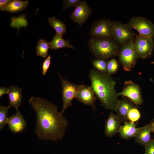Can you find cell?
<instances>
[{
    "mask_svg": "<svg viewBox=\"0 0 154 154\" xmlns=\"http://www.w3.org/2000/svg\"><path fill=\"white\" fill-rule=\"evenodd\" d=\"M134 39L122 46L119 54V61L123 70L130 71L135 66L138 58L134 46Z\"/></svg>",
    "mask_w": 154,
    "mask_h": 154,
    "instance_id": "cell-4",
    "label": "cell"
},
{
    "mask_svg": "<svg viewBox=\"0 0 154 154\" xmlns=\"http://www.w3.org/2000/svg\"><path fill=\"white\" fill-rule=\"evenodd\" d=\"M50 48L49 43L47 42L44 39L39 40L38 42L36 48L37 54L42 58H45L48 55V50Z\"/></svg>",
    "mask_w": 154,
    "mask_h": 154,
    "instance_id": "cell-22",
    "label": "cell"
},
{
    "mask_svg": "<svg viewBox=\"0 0 154 154\" xmlns=\"http://www.w3.org/2000/svg\"><path fill=\"white\" fill-rule=\"evenodd\" d=\"M9 89L8 88L5 87H1L0 88V98H1L3 95L8 94Z\"/></svg>",
    "mask_w": 154,
    "mask_h": 154,
    "instance_id": "cell-31",
    "label": "cell"
},
{
    "mask_svg": "<svg viewBox=\"0 0 154 154\" xmlns=\"http://www.w3.org/2000/svg\"><path fill=\"white\" fill-rule=\"evenodd\" d=\"M118 45L113 38L93 37L90 40L88 46L95 56L106 60L119 55Z\"/></svg>",
    "mask_w": 154,
    "mask_h": 154,
    "instance_id": "cell-3",
    "label": "cell"
},
{
    "mask_svg": "<svg viewBox=\"0 0 154 154\" xmlns=\"http://www.w3.org/2000/svg\"><path fill=\"white\" fill-rule=\"evenodd\" d=\"M133 107L131 103L127 100L123 99L120 100L115 111L121 122L124 123L128 120V113Z\"/></svg>",
    "mask_w": 154,
    "mask_h": 154,
    "instance_id": "cell-17",
    "label": "cell"
},
{
    "mask_svg": "<svg viewBox=\"0 0 154 154\" xmlns=\"http://www.w3.org/2000/svg\"><path fill=\"white\" fill-rule=\"evenodd\" d=\"M11 132L17 134L23 131L27 126V123L20 111L16 110L15 114L10 116L7 122Z\"/></svg>",
    "mask_w": 154,
    "mask_h": 154,
    "instance_id": "cell-13",
    "label": "cell"
},
{
    "mask_svg": "<svg viewBox=\"0 0 154 154\" xmlns=\"http://www.w3.org/2000/svg\"><path fill=\"white\" fill-rule=\"evenodd\" d=\"M10 107L8 106H0V129L2 130L5 127L8 119V113Z\"/></svg>",
    "mask_w": 154,
    "mask_h": 154,
    "instance_id": "cell-23",
    "label": "cell"
},
{
    "mask_svg": "<svg viewBox=\"0 0 154 154\" xmlns=\"http://www.w3.org/2000/svg\"><path fill=\"white\" fill-rule=\"evenodd\" d=\"M51 56L49 55L44 60L42 65V74L45 75L49 67L50 63Z\"/></svg>",
    "mask_w": 154,
    "mask_h": 154,
    "instance_id": "cell-28",
    "label": "cell"
},
{
    "mask_svg": "<svg viewBox=\"0 0 154 154\" xmlns=\"http://www.w3.org/2000/svg\"><path fill=\"white\" fill-rule=\"evenodd\" d=\"M124 84L122 91L118 93V96L127 97L137 105H141L143 100L139 85L130 80L125 81Z\"/></svg>",
    "mask_w": 154,
    "mask_h": 154,
    "instance_id": "cell-10",
    "label": "cell"
},
{
    "mask_svg": "<svg viewBox=\"0 0 154 154\" xmlns=\"http://www.w3.org/2000/svg\"><path fill=\"white\" fill-rule=\"evenodd\" d=\"M112 23L113 38L118 45L122 46L135 39V34L125 24L115 21Z\"/></svg>",
    "mask_w": 154,
    "mask_h": 154,
    "instance_id": "cell-8",
    "label": "cell"
},
{
    "mask_svg": "<svg viewBox=\"0 0 154 154\" xmlns=\"http://www.w3.org/2000/svg\"><path fill=\"white\" fill-rule=\"evenodd\" d=\"M8 93L10 108L13 107L16 110L20 106L22 101V89L15 85H12L8 88Z\"/></svg>",
    "mask_w": 154,
    "mask_h": 154,
    "instance_id": "cell-16",
    "label": "cell"
},
{
    "mask_svg": "<svg viewBox=\"0 0 154 154\" xmlns=\"http://www.w3.org/2000/svg\"><path fill=\"white\" fill-rule=\"evenodd\" d=\"M121 121L117 115L111 112L105 124L104 134L108 137H112L118 132Z\"/></svg>",
    "mask_w": 154,
    "mask_h": 154,
    "instance_id": "cell-14",
    "label": "cell"
},
{
    "mask_svg": "<svg viewBox=\"0 0 154 154\" xmlns=\"http://www.w3.org/2000/svg\"><path fill=\"white\" fill-rule=\"evenodd\" d=\"M92 64L94 67L97 70L107 73V62L106 60L97 59L92 61Z\"/></svg>",
    "mask_w": 154,
    "mask_h": 154,
    "instance_id": "cell-24",
    "label": "cell"
},
{
    "mask_svg": "<svg viewBox=\"0 0 154 154\" xmlns=\"http://www.w3.org/2000/svg\"><path fill=\"white\" fill-rule=\"evenodd\" d=\"M153 141H154V139H153Z\"/></svg>",
    "mask_w": 154,
    "mask_h": 154,
    "instance_id": "cell-33",
    "label": "cell"
},
{
    "mask_svg": "<svg viewBox=\"0 0 154 154\" xmlns=\"http://www.w3.org/2000/svg\"><path fill=\"white\" fill-rule=\"evenodd\" d=\"M152 130L150 125L145 126L135 136V141L144 147L151 141V133Z\"/></svg>",
    "mask_w": 154,
    "mask_h": 154,
    "instance_id": "cell-18",
    "label": "cell"
},
{
    "mask_svg": "<svg viewBox=\"0 0 154 154\" xmlns=\"http://www.w3.org/2000/svg\"><path fill=\"white\" fill-rule=\"evenodd\" d=\"M134 46L138 58H147L150 56L152 53L154 47L153 38L136 35Z\"/></svg>",
    "mask_w": 154,
    "mask_h": 154,
    "instance_id": "cell-7",
    "label": "cell"
},
{
    "mask_svg": "<svg viewBox=\"0 0 154 154\" xmlns=\"http://www.w3.org/2000/svg\"><path fill=\"white\" fill-rule=\"evenodd\" d=\"M10 0H0V10L6 7L11 2Z\"/></svg>",
    "mask_w": 154,
    "mask_h": 154,
    "instance_id": "cell-30",
    "label": "cell"
},
{
    "mask_svg": "<svg viewBox=\"0 0 154 154\" xmlns=\"http://www.w3.org/2000/svg\"><path fill=\"white\" fill-rule=\"evenodd\" d=\"M58 74L61 84L63 101L62 108L60 113L63 114L67 108L72 106V101L74 98H76L78 86L64 79L59 72Z\"/></svg>",
    "mask_w": 154,
    "mask_h": 154,
    "instance_id": "cell-6",
    "label": "cell"
},
{
    "mask_svg": "<svg viewBox=\"0 0 154 154\" xmlns=\"http://www.w3.org/2000/svg\"><path fill=\"white\" fill-rule=\"evenodd\" d=\"M88 77L91 81L90 87L102 106L107 110L115 111L120 100L115 90L116 82L111 75L91 69Z\"/></svg>",
    "mask_w": 154,
    "mask_h": 154,
    "instance_id": "cell-2",
    "label": "cell"
},
{
    "mask_svg": "<svg viewBox=\"0 0 154 154\" xmlns=\"http://www.w3.org/2000/svg\"><path fill=\"white\" fill-rule=\"evenodd\" d=\"M118 64L115 58H113L107 62V73L111 75L116 72L118 68Z\"/></svg>",
    "mask_w": 154,
    "mask_h": 154,
    "instance_id": "cell-25",
    "label": "cell"
},
{
    "mask_svg": "<svg viewBox=\"0 0 154 154\" xmlns=\"http://www.w3.org/2000/svg\"><path fill=\"white\" fill-rule=\"evenodd\" d=\"M80 1L79 0H64L63 3V9L68 8L73 6L76 7Z\"/></svg>",
    "mask_w": 154,
    "mask_h": 154,
    "instance_id": "cell-27",
    "label": "cell"
},
{
    "mask_svg": "<svg viewBox=\"0 0 154 154\" xmlns=\"http://www.w3.org/2000/svg\"><path fill=\"white\" fill-rule=\"evenodd\" d=\"M150 125L152 129V131L154 133V120L151 122Z\"/></svg>",
    "mask_w": 154,
    "mask_h": 154,
    "instance_id": "cell-32",
    "label": "cell"
},
{
    "mask_svg": "<svg viewBox=\"0 0 154 154\" xmlns=\"http://www.w3.org/2000/svg\"><path fill=\"white\" fill-rule=\"evenodd\" d=\"M29 103L35 112L37 118L35 133L43 141L56 142L64 137L68 122L58 110V106L48 100L32 96Z\"/></svg>",
    "mask_w": 154,
    "mask_h": 154,
    "instance_id": "cell-1",
    "label": "cell"
},
{
    "mask_svg": "<svg viewBox=\"0 0 154 154\" xmlns=\"http://www.w3.org/2000/svg\"><path fill=\"white\" fill-rule=\"evenodd\" d=\"M145 126L137 128L134 122L126 121L123 125H121L118 132L121 138L127 139L135 137L138 133Z\"/></svg>",
    "mask_w": 154,
    "mask_h": 154,
    "instance_id": "cell-15",
    "label": "cell"
},
{
    "mask_svg": "<svg viewBox=\"0 0 154 154\" xmlns=\"http://www.w3.org/2000/svg\"><path fill=\"white\" fill-rule=\"evenodd\" d=\"M145 151L144 154H154V142L153 140L145 147Z\"/></svg>",
    "mask_w": 154,
    "mask_h": 154,
    "instance_id": "cell-29",
    "label": "cell"
},
{
    "mask_svg": "<svg viewBox=\"0 0 154 154\" xmlns=\"http://www.w3.org/2000/svg\"><path fill=\"white\" fill-rule=\"evenodd\" d=\"M48 20L49 24L54 29L56 33L62 35L66 33V27L62 21L54 17L49 18Z\"/></svg>",
    "mask_w": 154,
    "mask_h": 154,
    "instance_id": "cell-21",
    "label": "cell"
},
{
    "mask_svg": "<svg viewBox=\"0 0 154 154\" xmlns=\"http://www.w3.org/2000/svg\"><path fill=\"white\" fill-rule=\"evenodd\" d=\"M90 33L94 37L113 38L112 22L106 19L96 21L92 25Z\"/></svg>",
    "mask_w": 154,
    "mask_h": 154,
    "instance_id": "cell-9",
    "label": "cell"
},
{
    "mask_svg": "<svg viewBox=\"0 0 154 154\" xmlns=\"http://www.w3.org/2000/svg\"><path fill=\"white\" fill-rule=\"evenodd\" d=\"M29 3L28 1L11 0L6 7L1 11H6L11 13L21 11L26 8L28 6Z\"/></svg>",
    "mask_w": 154,
    "mask_h": 154,
    "instance_id": "cell-20",
    "label": "cell"
},
{
    "mask_svg": "<svg viewBox=\"0 0 154 154\" xmlns=\"http://www.w3.org/2000/svg\"><path fill=\"white\" fill-rule=\"evenodd\" d=\"M76 98L84 104L91 107L95 111L97 98L90 86L84 84L78 86Z\"/></svg>",
    "mask_w": 154,
    "mask_h": 154,
    "instance_id": "cell-11",
    "label": "cell"
},
{
    "mask_svg": "<svg viewBox=\"0 0 154 154\" xmlns=\"http://www.w3.org/2000/svg\"><path fill=\"white\" fill-rule=\"evenodd\" d=\"M49 43L51 50H57L61 48H67L75 49L69 41H66L62 37V35L56 33L52 40Z\"/></svg>",
    "mask_w": 154,
    "mask_h": 154,
    "instance_id": "cell-19",
    "label": "cell"
},
{
    "mask_svg": "<svg viewBox=\"0 0 154 154\" xmlns=\"http://www.w3.org/2000/svg\"><path fill=\"white\" fill-rule=\"evenodd\" d=\"M141 117V114L139 110L134 107L129 110L127 115L128 120L135 122L138 121Z\"/></svg>",
    "mask_w": 154,
    "mask_h": 154,
    "instance_id": "cell-26",
    "label": "cell"
},
{
    "mask_svg": "<svg viewBox=\"0 0 154 154\" xmlns=\"http://www.w3.org/2000/svg\"><path fill=\"white\" fill-rule=\"evenodd\" d=\"M71 15V19L80 25L84 23L92 13V10L86 1H81L75 7Z\"/></svg>",
    "mask_w": 154,
    "mask_h": 154,
    "instance_id": "cell-12",
    "label": "cell"
},
{
    "mask_svg": "<svg viewBox=\"0 0 154 154\" xmlns=\"http://www.w3.org/2000/svg\"><path fill=\"white\" fill-rule=\"evenodd\" d=\"M125 24L130 29L137 30L141 36L152 38H154V24L145 18L134 17Z\"/></svg>",
    "mask_w": 154,
    "mask_h": 154,
    "instance_id": "cell-5",
    "label": "cell"
}]
</instances>
